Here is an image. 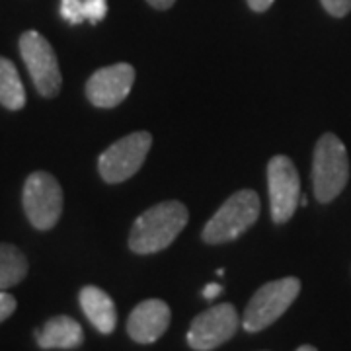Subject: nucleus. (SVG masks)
<instances>
[{"mask_svg": "<svg viewBox=\"0 0 351 351\" xmlns=\"http://www.w3.org/2000/svg\"><path fill=\"white\" fill-rule=\"evenodd\" d=\"M350 180V156L343 141L334 133H324L316 141L313 154V191L318 203L338 197Z\"/></svg>", "mask_w": 351, "mask_h": 351, "instance_id": "obj_2", "label": "nucleus"}, {"mask_svg": "<svg viewBox=\"0 0 351 351\" xmlns=\"http://www.w3.org/2000/svg\"><path fill=\"white\" fill-rule=\"evenodd\" d=\"M149 4H151L152 8H156V10H168V8H172L176 4V0H147Z\"/></svg>", "mask_w": 351, "mask_h": 351, "instance_id": "obj_22", "label": "nucleus"}, {"mask_svg": "<svg viewBox=\"0 0 351 351\" xmlns=\"http://www.w3.org/2000/svg\"><path fill=\"white\" fill-rule=\"evenodd\" d=\"M170 306L160 299L138 302L127 318V334L137 343H154L170 326Z\"/></svg>", "mask_w": 351, "mask_h": 351, "instance_id": "obj_11", "label": "nucleus"}, {"mask_svg": "<svg viewBox=\"0 0 351 351\" xmlns=\"http://www.w3.org/2000/svg\"><path fill=\"white\" fill-rule=\"evenodd\" d=\"M299 293L301 279L297 277H281L265 283L254 293L250 302L246 304L240 324L250 334L262 332L287 313V308L299 297Z\"/></svg>", "mask_w": 351, "mask_h": 351, "instance_id": "obj_4", "label": "nucleus"}, {"mask_svg": "<svg viewBox=\"0 0 351 351\" xmlns=\"http://www.w3.org/2000/svg\"><path fill=\"white\" fill-rule=\"evenodd\" d=\"M221 293H223V287H221L219 283H207L205 289H203V299H205V301H213V299H217Z\"/></svg>", "mask_w": 351, "mask_h": 351, "instance_id": "obj_20", "label": "nucleus"}, {"mask_svg": "<svg viewBox=\"0 0 351 351\" xmlns=\"http://www.w3.org/2000/svg\"><path fill=\"white\" fill-rule=\"evenodd\" d=\"M240 318L230 302H221L197 314L188 330V346L193 351H213L237 334Z\"/></svg>", "mask_w": 351, "mask_h": 351, "instance_id": "obj_9", "label": "nucleus"}, {"mask_svg": "<svg viewBox=\"0 0 351 351\" xmlns=\"http://www.w3.org/2000/svg\"><path fill=\"white\" fill-rule=\"evenodd\" d=\"M246 2H248V6H250L254 12H265V10L271 8V4L276 0H246Z\"/></svg>", "mask_w": 351, "mask_h": 351, "instance_id": "obj_21", "label": "nucleus"}, {"mask_svg": "<svg viewBox=\"0 0 351 351\" xmlns=\"http://www.w3.org/2000/svg\"><path fill=\"white\" fill-rule=\"evenodd\" d=\"M16 311V299H14L10 293L6 291H0V322L8 320Z\"/></svg>", "mask_w": 351, "mask_h": 351, "instance_id": "obj_19", "label": "nucleus"}, {"mask_svg": "<svg viewBox=\"0 0 351 351\" xmlns=\"http://www.w3.org/2000/svg\"><path fill=\"white\" fill-rule=\"evenodd\" d=\"M27 276L24 252L12 244H0V291L18 285Z\"/></svg>", "mask_w": 351, "mask_h": 351, "instance_id": "obj_15", "label": "nucleus"}, {"mask_svg": "<svg viewBox=\"0 0 351 351\" xmlns=\"http://www.w3.org/2000/svg\"><path fill=\"white\" fill-rule=\"evenodd\" d=\"M188 207L180 201H162L138 215L129 232V248L147 256L166 250L188 225Z\"/></svg>", "mask_w": 351, "mask_h": 351, "instance_id": "obj_1", "label": "nucleus"}, {"mask_svg": "<svg viewBox=\"0 0 351 351\" xmlns=\"http://www.w3.org/2000/svg\"><path fill=\"white\" fill-rule=\"evenodd\" d=\"M78 302L90 324L104 336H110L117 326V311L113 299L96 285H86L78 293Z\"/></svg>", "mask_w": 351, "mask_h": 351, "instance_id": "obj_12", "label": "nucleus"}, {"mask_svg": "<svg viewBox=\"0 0 351 351\" xmlns=\"http://www.w3.org/2000/svg\"><path fill=\"white\" fill-rule=\"evenodd\" d=\"M297 351H318L314 346H301Z\"/></svg>", "mask_w": 351, "mask_h": 351, "instance_id": "obj_23", "label": "nucleus"}, {"mask_svg": "<svg viewBox=\"0 0 351 351\" xmlns=\"http://www.w3.org/2000/svg\"><path fill=\"white\" fill-rule=\"evenodd\" d=\"M24 211L38 230H49L63 215V188L49 172H34L24 184Z\"/></svg>", "mask_w": 351, "mask_h": 351, "instance_id": "obj_5", "label": "nucleus"}, {"mask_svg": "<svg viewBox=\"0 0 351 351\" xmlns=\"http://www.w3.org/2000/svg\"><path fill=\"white\" fill-rule=\"evenodd\" d=\"M260 217V197L252 189H240L219 207L201 232L205 244H226L242 237Z\"/></svg>", "mask_w": 351, "mask_h": 351, "instance_id": "obj_3", "label": "nucleus"}, {"mask_svg": "<svg viewBox=\"0 0 351 351\" xmlns=\"http://www.w3.org/2000/svg\"><path fill=\"white\" fill-rule=\"evenodd\" d=\"M135 82V69L129 63L101 66L86 82V98L96 108H115L125 100Z\"/></svg>", "mask_w": 351, "mask_h": 351, "instance_id": "obj_10", "label": "nucleus"}, {"mask_svg": "<svg viewBox=\"0 0 351 351\" xmlns=\"http://www.w3.org/2000/svg\"><path fill=\"white\" fill-rule=\"evenodd\" d=\"M20 55L36 84V90L43 98H55L61 92L63 76L49 41L39 32H24L20 38Z\"/></svg>", "mask_w": 351, "mask_h": 351, "instance_id": "obj_6", "label": "nucleus"}, {"mask_svg": "<svg viewBox=\"0 0 351 351\" xmlns=\"http://www.w3.org/2000/svg\"><path fill=\"white\" fill-rule=\"evenodd\" d=\"M322 8L334 18H343L351 12V0H320Z\"/></svg>", "mask_w": 351, "mask_h": 351, "instance_id": "obj_18", "label": "nucleus"}, {"mask_svg": "<svg viewBox=\"0 0 351 351\" xmlns=\"http://www.w3.org/2000/svg\"><path fill=\"white\" fill-rule=\"evenodd\" d=\"M61 16L71 25L82 24L86 20L84 0H61Z\"/></svg>", "mask_w": 351, "mask_h": 351, "instance_id": "obj_16", "label": "nucleus"}, {"mask_svg": "<svg viewBox=\"0 0 351 351\" xmlns=\"http://www.w3.org/2000/svg\"><path fill=\"white\" fill-rule=\"evenodd\" d=\"M84 14L90 24H100L108 14V0H84Z\"/></svg>", "mask_w": 351, "mask_h": 351, "instance_id": "obj_17", "label": "nucleus"}, {"mask_svg": "<svg viewBox=\"0 0 351 351\" xmlns=\"http://www.w3.org/2000/svg\"><path fill=\"white\" fill-rule=\"evenodd\" d=\"M0 104L10 112H18L25 106L22 78L12 61H8L6 57H0Z\"/></svg>", "mask_w": 351, "mask_h": 351, "instance_id": "obj_14", "label": "nucleus"}, {"mask_svg": "<svg viewBox=\"0 0 351 351\" xmlns=\"http://www.w3.org/2000/svg\"><path fill=\"white\" fill-rule=\"evenodd\" d=\"M36 339L41 350H76L84 341V332L75 318L53 316L36 330Z\"/></svg>", "mask_w": 351, "mask_h": 351, "instance_id": "obj_13", "label": "nucleus"}, {"mask_svg": "<svg viewBox=\"0 0 351 351\" xmlns=\"http://www.w3.org/2000/svg\"><path fill=\"white\" fill-rule=\"evenodd\" d=\"M267 189L271 219L276 225H285L301 201V178L285 154H277L267 164Z\"/></svg>", "mask_w": 351, "mask_h": 351, "instance_id": "obj_8", "label": "nucleus"}, {"mask_svg": "<svg viewBox=\"0 0 351 351\" xmlns=\"http://www.w3.org/2000/svg\"><path fill=\"white\" fill-rule=\"evenodd\" d=\"M152 135L149 131H137L115 141L110 149L101 152L98 170L104 182L119 184L141 170L147 154L151 151Z\"/></svg>", "mask_w": 351, "mask_h": 351, "instance_id": "obj_7", "label": "nucleus"}]
</instances>
